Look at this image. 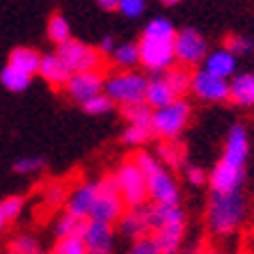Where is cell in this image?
Wrapping results in <instances>:
<instances>
[{"instance_id": "cell-1", "label": "cell", "mask_w": 254, "mask_h": 254, "mask_svg": "<svg viewBox=\"0 0 254 254\" xmlns=\"http://www.w3.org/2000/svg\"><path fill=\"white\" fill-rule=\"evenodd\" d=\"M248 220V199L241 192L231 195H215L211 192L206 206V222L213 236L229 238L234 236Z\"/></svg>"}, {"instance_id": "cell-2", "label": "cell", "mask_w": 254, "mask_h": 254, "mask_svg": "<svg viewBox=\"0 0 254 254\" xmlns=\"http://www.w3.org/2000/svg\"><path fill=\"white\" fill-rule=\"evenodd\" d=\"M135 165L142 170L144 179H147V192H149V201L151 204H170V206H177L179 197H181V190H179L177 179L172 177V172L167 167L160 165V160L156 158V154H149V151H137L133 156Z\"/></svg>"}, {"instance_id": "cell-3", "label": "cell", "mask_w": 254, "mask_h": 254, "mask_svg": "<svg viewBox=\"0 0 254 254\" xmlns=\"http://www.w3.org/2000/svg\"><path fill=\"white\" fill-rule=\"evenodd\" d=\"M147 85L149 78L140 71H113L106 76L103 94L122 108L135 106V103H144L147 99Z\"/></svg>"}, {"instance_id": "cell-4", "label": "cell", "mask_w": 254, "mask_h": 254, "mask_svg": "<svg viewBox=\"0 0 254 254\" xmlns=\"http://www.w3.org/2000/svg\"><path fill=\"white\" fill-rule=\"evenodd\" d=\"M115 186H117L119 195L124 199L126 208H142L147 206L149 192H147V179L142 174V170L135 165L133 158H126L124 163H119V167L113 174Z\"/></svg>"}, {"instance_id": "cell-5", "label": "cell", "mask_w": 254, "mask_h": 254, "mask_svg": "<svg viewBox=\"0 0 254 254\" xmlns=\"http://www.w3.org/2000/svg\"><path fill=\"white\" fill-rule=\"evenodd\" d=\"M190 115H192V108L186 99H177L170 106L154 110V115H151V135L165 142H174L188 126Z\"/></svg>"}, {"instance_id": "cell-6", "label": "cell", "mask_w": 254, "mask_h": 254, "mask_svg": "<svg viewBox=\"0 0 254 254\" xmlns=\"http://www.w3.org/2000/svg\"><path fill=\"white\" fill-rule=\"evenodd\" d=\"M140 64L154 76H165L177 64L174 55V39H154V37H142L140 42Z\"/></svg>"}, {"instance_id": "cell-7", "label": "cell", "mask_w": 254, "mask_h": 254, "mask_svg": "<svg viewBox=\"0 0 254 254\" xmlns=\"http://www.w3.org/2000/svg\"><path fill=\"white\" fill-rule=\"evenodd\" d=\"M126 213V204L119 195L113 177H103L99 181V195H96L94 208L89 220L92 222H103V225H117L119 218Z\"/></svg>"}, {"instance_id": "cell-8", "label": "cell", "mask_w": 254, "mask_h": 254, "mask_svg": "<svg viewBox=\"0 0 254 254\" xmlns=\"http://www.w3.org/2000/svg\"><path fill=\"white\" fill-rule=\"evenodd\" d=\"M64 66L73 73H85V71H99L101 62H103V55L96 51V46H89L85 42H78V39H71V42L58 46L55 51Z\"/></svg>"}, {"instance_id": "cell-9", "label": "cell", "mask_w": 254, "mask_h": 254, "mask_svg": "<svg viewBox=\"0 0 254 254\" xmlns=\"http://www.w3.org/2000/svg\"><path fill=\"white\" fill-rule=\"evenodd\" d=\"M174 55H177L179 64L186 66V69L201 64L208 55L206 39H204L201 32L195 28L177 30V37H174Z\"/></svg>"}, {"instance_id": "cell-10", "label": "cell", "mask_w": 254, "mask_h": 254, "mask_svg": "<svg viewBox=\"0 0 254 254\" xmlns=\"http://www.w3.org/2000/svg\"><path fill=\"white\" fill-rule=\"evenodd\" d=\"M243 181H245V167H234L225 160H218V165L208 172V188L215 195L241 192Z\"/></svg>"}, {"instance_id": "cell-11", "label": "cell", "mask_w": 254, "mask_h": 254, "mask_svg": "<svg viewBox=\"0 0 254 254\" xmlns=\"http://www.w3.org/2000/svg\"><path fill=\"white\" fill-rule=\"evenodd\" d=\"M103 85H106V76L101 71H85V73H73L64 89L69 99L83 106L89 99L103 94Z\"/></svg>"}, {"instance_id": "cell-12", "label": "cell", "mask_w": 254, "mask_h": 254, "mask_svg": "<svg viewBox=\"0 0 254 254\" xmlns=\"http://www.w3.org/2000/svg\"><path fill=\"white\" fill-rule=\"evenodd\" d=\"M96 195H99V181H83L78 184L76 188H71V192L66 195L64 208L69 215L80 220H87L92 215V208H94Z\"/></svg>"}, {"instance_id": "cell-13", "label": "cell", "mask_w": 254, "mask_h": 254, "mask_svg": "<svg viewBox=\"0 0 254 254\" xmlns=\"http://www.w3.org/2000/svg\"><path fill=\"white\" fill-rule=\"evenodd\" d=\"M197 99L208 101V103H220V101L229 99V80L215 78L206 73L204 69H197L192 73V89H190Z\"/></svg>"}, {"instance_id": "cell-14", "label": "cell", "mask_w": 254, "mask_h": 254, "mask_svg": "<svg viewBox=\"0 0 254 254\" xmlns=\"http://www.w3.org/2000/svg\"><path fill=\"white\" fill-rule=\"evenodd\" d=\"M87 254H115L117 248V229L113 225L103 222H87V229L83 234Z\"/></svg>"}, {"instance_id": "cell-15", "label": "cell", "mask_w": 254, "mask_h": 254, "mask_svg": "<svg viewBox=\"0 0 254 254\" xmlns=\"http://www.w3.org/2000/svg\"><path fill=\"white\" fill-rule=\"evenodd\" d=\"M250 156V135L245 126L234 124L229 128V135L225 140V151H222V158L225 163L234 167H245V160Z\"/></svg>"}, {"instance_id": "cell-16", "label": "cell", "mask_w": 254, "mask_h": 254, "mask_svg": "<svg viewBox=\"0 0 254 254\" xmlns=\"http://www.w3.org/2000/svg\"><path fill=\"white\" fill-rule=\"evenodd\" d=\"M117 234L119 236H124V238H128V241H133V243L140 241V238H144V236H151L144 206L142 208H126V213L119 218V222H117Z\"/></svg>"}, {"instance_id": "cell-17", "label": "cell", "mask_w": 254, "mask_h": 254, "mask_svg": "<svg viewBox=\"0 0 254 254\" xmlns=\"http://www.w3.org/2000/svg\"><path fill=\"white\" fill-rule=\"evenodd\" d=\"M236 55H231L227 48H218V51H208L206 60L201 62V69L222 80H231L236 78Z\"/></svg>"}, {"instance_id": "cell-18", "label": "cell", "mask_w": 254, "mask_h": 254, "mask_svg": "<svg viewBox=\"0 0 254 254\" xmlns=\"http://www.w3.org/2000/svg\"><path fill=\"white\" fill-rule=\"evenodd\" d=\"M144 213H147V222L151 234H156L158 229H163L167 225H174V222H186V215L179 204L177 206H170V204H147Z\"/></svg>"}, {"instance_id": "cell-19", "label": "cell", "mask_w": 254, "mask_h": 254, "mask_svg": "<svg viewBox=\"0 0 254 254\" xmlns=\"http://www.w3.org/2000/svg\"><path fill=\"white\" fill-rule=\"evenodd\" d=\"M39 76L53 87H66V83L71 80V71L64 66V62L58 58L55 53L42 55V64H39Z\"/></svg>"}, {"instance_id": "cell-20", "label": "cell", "mask_w": 254, "mask_h": 254, "mask_svg": "<svg viewBox=\"0 0 254 254\" xmlns=\"http://www.w3.org/2000/svg\"><path fill=\"white\" fill-rule=\"evenodd\" d=\"M39 64H42V55L30 46H16L12 53H9V60H7V66L21 71L25 76L39 73Z\"/></svg>"}, {"instance_id": "cell-21", "label": "cell", "mask_w": 254, "mask_h": 254, "mask_svg": "<svg viewBox=\"0 0 254 254\" xmlns=\"http://www.w3.org/2000/svg\"><path fill=\"white\" fill-rule=\"evenodd\" d=\"M177 101V94L170 89V85H167V80L163 76H151L149 78V85H147V99H144V103H147L151 110H160V108L170 106V103H174Z\"/></svg>"}, {"instance_id": "cell-22", "label": "cell", "mask_w": 254, "mask_h": 254, "mask_svg": "<svg viewBox=\"0 0 254 254\" xmlns=\"http://www.w3.org/2000/svg\"><path fill=\"white\" fill-rule=\"evenodd\" d=\"M184 234H186V222H174V225L158 229L151 236H154L156 245L160 248L163 254H177L181 250V245H184Z\"/></svg>"}, {"instance_id": "cell-23", "label": "cell", "mask_w": 254, "mask_h": 254, "mask_svg": "<svg viewBox=\"0 0 254 254\" xmlns=\"http://www.w3.org/2000/svg\"><path fill=\"white\" fill-rule=\"evenodd\" d=\"M229 101L236 106H254V73H238L229 80Z\"/></svg>"}, {"instance_id": "cell-24", "label": "cell", "mask_w": 254, "mask_h": 254, "mask_svg": "<svg viewBox=\"0 0 254 254\" xmlns=\"http://www.w3.org/2000/svg\"><path fill=\"white\" fill-rule=\"evenodd\" d=\"M110 58L119 66V71H133V66L140 64V46L135 42H122L117 44Z\"/></svg>"}, {"instance_id": "cell-25", "label": "cell", "mask_w": 254, "mask_h": 254, "mask_svg": "<svg viewBox=\"0 0 254 254\" xmlns=\"http://www.w3.org/2000/svg\"><path fill=\"white\" fill-rule=\"evenodd\" d=\"M163 78L167 80L172 92L177 94V99H184L190 89H192V73H190L186 66H174V69H170Z\"/></svg>"}, {"instance_id": "cell-26", "label": "cell", "mask_w": 254, "mask_h": 254, "mask_svg": "<svg viewBox=\"0 0 254 254\" xmlns=\"http://www.w3.org/2000/svg\"><path fill=\"white\" fill-rule=\"evenodd\" d=\"M46 32H48V39L53 44H58V46H62V44L73 39V37H71V23L66 21V16H62V14H53V16L48 18Z\"/></svg>"}, {"instance_id": "cell-27", "label": "cell", "mask_w": 254, "mask_h": 254, "mask_svg": "<svg viewBox=\"0 0 254 254\" xmlns=\"http://www.w3.org/2000/svg\"><path fill=\"white\" fill-rule=\"evenodd\" d=\"M156 158L160 160L163 167H181L184 165V149L179 142H160L156 149Z\"/></svg>"}, {"instance_id": "cell-28", "label": "cell", "mask_w": 254, "mask_h": 254, "mask_svg": "<svg viewBox=\"0 0 254 254\" xmlns=\"http://www.w3.org/2000/svg\"><path fill=\"white\" fill-rule=\"evenodd\" d=\"M85 229H87V220L73 218L69 213H64V215H60V218L55 220V234H58V238L83 236Z\"/></svg>"}, {"instance_id": "cell-29", "label": "cell", "mask_w": 254, "mask_h": 254, "mask_svg": "<svg viewBox=\"0 0 254 254\" xmlns=\"http://www.w3.org/2000/svg\"><path fill=\"white\" fill-rule=\"evenodd\" d=\"M122 115L128 122V126H144V128H151V115L154 110L147 106V103H135V106H124L122 108Z\"/></svg>"}, {"instance_id": "cell-30", "label": "cell", "mask_w": 254, "mask_h": 254, "mask_svg": "<svg viewBox=\"0 0 254 254\" xmlns=\"http://www.w3.org/2000/svg\"><path fill=\"white\" fill-rule=\"evenodd\" d=\"M0 83L9 92H25L30 87V83H32V76H25V73L5 64V69L0 71Z\"/></svg>"}, {"instance_id": "cell-31", "label": "cell", "mask_w": 254, "mask_h": 254, "mask_svg": "<svg viewBox=\"0 0 254 254\" xmlns=\"http://www.w3.org/2000/svg\"><path fill=\"white\" fill-rule=\"evenodd\" d=\"M142 37H154V39H174L177 37V28L172 25L170 18L165 16H156L144 25Z\"/></svg>"}, {"instance_id": "cell-32", "label": "cell", "mask_w": 254, "mask_h": 254, "mask_svg": "<svg viewBox=\"0 0 254 254\" xmlns=\"http://www.w3.org/2000/svg\"><path fill=\"white\" fill-rule=\"evenodd\" d=\"M7 254H42L39 238L32 236V234H18V236H14L9 241Z\"/></svg>"}, {"instance_id": "cell-33", "label": "cell", "mask_w": 254, "mask_h": 254, "mask_svg": "<svg viewBox=\"0 0 254 254\" xmlns=\"http://www.w3.org/2000/svg\"><path fill=\"white\" fill-rule=\"evenodd\" d=\"M51 254H87L83 236H71V238H58V243L53 245Z\"/></svg>"}, {"instance_id": "cell-34", "label": "cell", "mask_w": 254, "mask_h": 254, "mask_svg": "<svg viewBox=\"0 0 254 254\" xmlns=\"http://www.w3.org/2000/svg\"><path fill=\"white\" fill-rule=\"evenodd\" d=\"M149 137H151V128H144V126H126L122 133V142L128 147H142Z\"/></svg>"}, {"instance_id": "cell-35", "label": "cell", "mask_w": 254, "mask_h": 254, "mask_svg": "<svg viewBox=\"0 0 254 254\" xmlns=\"http://www.w3.org/2000/svg\"><path fill=\"white\" fill-rule=\"evenodd\" d=\"M252 46H254V42L250 39V37H245V35H238V32H234V35H229L225 39V48L229 51L231 55H245V53H250L252 51Z\"/></svg>"}, {"instance_id": "cell-36", "label": "cell", "mask_w": 254, "mask_h": 254, "mask_svg": "<svg viewBox=\"0 0 254 254\" xmlns=\"http://www.w3.org/2000/svg\"><path fill=\"white\" fill-rule=\"evenodd\" d=\"M113 101L108 99L106 94H99L94 96V99H89L87 103H83V110L87 115H94V117H99V115H108L110 110H113Z\"/></svg>"}, {"instance_id": "cell-37", "label": "cell", "mask_w": 254, "mask_h": 254, "mask_svg": "<svg viewBox=\"0 0 254 254\" xmlns=\"http://www.w3.org/2000/svg\"><path fill=\"white\" fill-rule=\"evenodd\" d=\"M42 167H44V158H39V156H25V158H18L16 163H14L12 170L16 172V174L28 177V174H37Z\"/></svg>"}, {"instance_id": "cell-38", "label": "cell", "mask_w": 254, "mask_h": 254, "mask_svg": "<svg viewBox=\"0 0 254 254\" xmlns=\"http://www.w3.org/2000/svg\"><path fill=\"white\" fill-rule=\"evenodd\" d=\"M147 12V2L144 0H119L117 14H122L124 18H140Z\"/></svg>"}, {"instance_id": "cell-39", "label": "cell", "mask_w": 254, "mask_h": 254, "mask_svg": "<svg viewBox=\"0 0 254 254\" xmlns=\"http://www.w3.org/2000/svg\"><path fill=\"white\" fill-rule=\"evenodd\" d=\"M0 208L5 213L7 222H14V220H18V215L23 213V197H7V199L0 201Z\"/></svg>"}, {"instance_id": "cell-40", "label": "cell", "mask_w": 254, "mask_h": 254, "mask_svg": "<svg viewBox=\"0 0 254 254\" xmlns=\"http://www.w3.org/2000/svg\"><path fill=\"white\" fill-rule=\"evenodd\" d=\"M126 254H163V252H160V248L156 245L154 236H144V238H140V241L130 243V248Z\"/></svg>"}, {"instance_id": "cell-41", "label": "cell", "mask_w": 254, "mask_h": 254, "mask_svg": "<svg viewBox=\"0 0 254 254\" xmlns=\"http://www.w3.org/2000/svg\"><path fill=\"white\" fill-rule=\"evenodd\" d=\"M184 179L190 186H204L208 184V174L197 165H184Z\"/></svg>"}, {"instance_id": "cell-42", "label": "cell", "mask_w": 254, "mask_h": 254, "mask_svg": "<svg viewBox=\"0 0 254 254\" xmlns=\"http://www.w3.org/2000/svg\"><path fill=\"white\" fill-rule=\"evenodd\" d=\"M66 192L64 186L62 184H53V186H48L46 192H44V201H46L48 206H58L60 201H66Z\"/></svg>"}, {"instance_id": "cell-43", "label": "cell", "mask_w": 254, "mask_h": 254, "mask_svg": "<svg viewBox=\"0 0 254 254\" xmlns=\"http://www.w3.org/2000/svg\"><path fill=\"white\" fill-rule=\"evenodd\" d=\"M117 48V42H115L113 37L108 35V37H103L99 42V46H96V51H99L101 55H113V51Z\"/></svg>"}, {"instance_id": "cell-44", "label": "cell", "mask_w": 254, "mask_h": 254, "mask_svg": "<svg viewBox=\"0 0 254 254\" xmlns=\"http://www.w3.org/2000/svg\"><path fill=\"white\" fill-rule=\"evenodd\" d=\"M96 5H99L103 12H117V9H119V0H99Z\"/></svg>"}, {"instance_id": "cell-45", "label": "cell", "mask_w": 254, "mask_h": 254, "mask_svg": "<svg viewBox=\"0 0 254 254\" xmlns=\"http://www.w3.org/2000/svg\"><path fill=\"white\" fill-rule=\"evenodd\" d=\"M9 225V222H7V218H5V213H2V208H0V231L5 229V227Z\"/></svg>"}, {"instance_id": "cell-46", "label": "cell", "mask_w": 254, "mask_h": 254, "mask_svg": "<svg viewBox=\"0 0 254 254\" xmlns=\"http://www.w3.org/2000/svg\"><path fill=\"white\" fill-rule=\"evenodd\" d=\"M163 5H165V7H174V5H177V0H165Z\"/></svg>"}, {"instance_id": "cell-47", "label": "cell", "mask_w": 254, "mask_h": 254, "mask_svg": "<svg viewBox=\"0 0 254 254\" xmlns=\"http://www.w3.org/2000/svg\"><path fill=\"white\" fill-rule=\"evenodd\" d=\"M206 254H215V252H206Z\"/></svg>"}]
</instances>
